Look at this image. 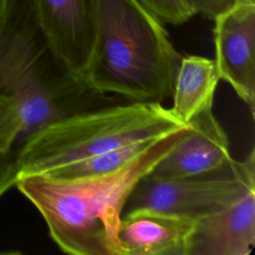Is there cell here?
<instances>
[{
    "mask_svg": "<svg viewBox=\"0 0 255 255\" xmlns=\"http://www.w3.org/2000/svg\"><path fill=\"white\" fill-rule=\"evenodd\" d=\"M189 127L159 136L130 162L110 173L77 179L27 174L18 177L15 185L38 209L50 237L63 252L119 255L117 229L129 193Z\"/></svg>",
    "mask_w": 255,
    "mask_h": 255,
    "instance_id": "1",
    "label": "cell"
},
{
    "mask_svg": "<svg viewBox=\"0 0 255 255\" xmlns=\"http://www.w3.org/2000/svg\"><path fill=\"white\" fill-rule=\"evenodd\" d=\"M180 60L162 22L137 0H98L97 36L83 78L91 90L162 104L171 98Z\"/></svg>",
    "mask_w": 255,
    "mask_h": 255,
    "instance_id": "2",
    "label": "cell"
},
{
    "mask_svg": "<svg viewBox=\"0 0 255 255\" xmlns=\"http://www.w3.org/2000/svg\"><path fill=\"white\" fill-rule=\"evenodd\" d=\"M187 125L161 103L129 102L78 111L45 126L16 146L18 177L45 173Z\"/></svg>",
    "mask_w": 255,
    "mask_h": 255,
    "instance_id": "3",
    "label": "cell"
},
{
    "mask_svg": "<svg viewBox=\"0 0 255 255\" xmlns=\"http://www.w3.org/2000/svg\"><path fill=\"white\" fill-rule=\"evenodd\" d=\"M215 176L141 177L129 193L125 209L150 208L197 219L224 208L255 189L254 148L242 161H233Z\"/></svg>",
    "mask_w": 255,
    "mask_h": 255,
    "instance_id": "4",
    "label": "cell"
},
{
    "mask_svg": "<svg viewBox=\"0 0 255 255\" xmlns=\"http://www.w3.org/2000/svg\"><path fill=\"white\" fill-rule=\"evenodd\" d=\"M93 94L98 93L70 76L51 52L45 54L22 76L10 96L20 126L15 146L45 126L89 109L82 104Z\"/></svg>",
    "mask_w": 255,
    "mask_h": 255,
    "instance_id": "5",
    "label": "cell"
},
{
    "mask_svg": "<svg viewBox=\"0 0 255 255\" xmlns=\"http://www.w3.org/2000/svg\"><path fill=\"white\" fill-rule=\"evenodd\" d=\"M49 49L60 66L83 81L97 36L98 0H33Z\"/></svg>",
    "mask_w": 255,
    "mask_h": 255,
    "instance_id": "6",
    "label": "cell"
},
{
    "mask_svg": "<svg viewBox=\"0 0 255 255\" xmlns=\"http://www.w3.org/2000/svg\"><path fill=\"white\" fill-rule=\"evenodd\" d=\"M215 64L220 80L255 111V0H236L214 19Z\"/></svg>",
    "mask_w": 255,
    "mask_h": 255,
    "instance_id": "7",
    "label": "cell"
},
{
    "mask_svg": "<svg viewBox=\"0 0 255 255\" xmlns=\"http://www.w3.org/2000/svg\"><path fill=\"white\" fill-rule=\"evenodd\" d=\"M212 106L190 122L184 136L148 172L157 177H192L213 174L232 161L226 132L215 118Z\"/></svg>",
    "mask_w": 255,
    "mask_h": 255,
    "instance_id": "8",
    "label": "cell"
},
{
    "mask_svg": "<svg viewBox=\"0 0 255 255\" xmlns=\"http://www.w3.org/2000/svg\"><path fill=\"white\" fill-rule=\"evenodd\" d=\"M48 52L33 0H8L0 19V99H10L22 76Z\"/></svg>",
    "mask_w": 255,
    "mask_h": 255,
    "instance_id": "9",
    "label": "cell"
},
{
    "mask_svg": "<svg viewBox=\"0 0 255 255\" xmlns=\"http://www.w3.org/2000/svg\"><path fill=\"white\" fill-rule=\"evenodd\" d=\"M195 219L150 208L122 215L117 242L119 255H189Z\"/></svg>",
    "mask_w": 255,
    "mask_h": 255,
    "instance_id": "10",
    "label": "cell"
},
{
    "mask_svg": "<svg viewBox=\"0 0 255 255\" xmlns=\"http://www.w3.org/2000/svg\"><path fill=\"white\" fill-rule=\"evenodd\" d=\"M255 244V189L195 219L189 255H248Z\"/></svg>",
    "mask_w": 255,
    "mask_h": 255,
    "instance_id": "11",
    "label": "cell"
},
{
    "mask_svg": "<svg viewBox=\"0 0 255 255\" xmlns=\"http://www.w3.org/2000/svg\"><path fill=\"white\" fill-rule=\"evenodd\" d=\"M220 81L214 60L202 56L181 57L171 95L172 115L182 124L213 105Z\"/></svg>",
    "mask_w": 255,
    "mask_h": 255,
    "instance_id": "12",
    "label": "cell"
},
{
    "mask_svg": "<svg viewBox=\"0 0 255 255\" xmlns=\"http://www.w3.org/2000/svg\"><path fill=\"white\" fill-rule=\"evenodd\" d=\"M158 137L127 143L88 158L51 169L43 174L59 179H77L110 173L130 162L147 149Z\"/></svg>",
    "mask_w": 255,
    "mask_h": 255,
    "instance_id": "13",
    "label": "cell"
},
{
    "mask_svg": "<svg viewBox=\"0 0 255 255\" xmlns=\"http://www.w3.org/2000/svg\"><path fill=\"white\" fill-rule=\"evenodd\" d=\"M162 23L180 25L196 12L188 0H137Z\"/></svg>",
    "mask_w": 255,
    "mask_h": 255,
    "instance_id": "14",
    "label": "cell"
},
{
    "mask_svg": "<svg viewBox=\"0 0 255 255\" xmlns=\"http://www.w3.org/2000/svg\"><path fill=\"white\" fill-rule=\"evenodd\" d=\"M19 130V119L12 100L0 99V154L15 147Z\"/></svg>",
    "mask_w": 255,
    "mask_h": 255,
    "instance_id": "15",
    "label": "cell"
},
{
    "mask_svg": "<svg viewBox=\"0 0 255 255\" xmlns=\"http://www.w3.org/2000/svg\"><path fill=\"white\" fill-rule=\"evenodd\" d=\"M18 179V170L16 166V146L6 153L0 154V197L13 185Z\"/></svg>",
    "mask_w": 255,
    "mask_h": 255,
    "instance_id": "16",
    "label": "cell"
},
{
    "mask_svg": "<svg viewBox=\"0 0 255 255\" xmlns=\"http://www.w3.org/2000/svg\"><path fill=\"white\" fill-rule=\"evenodd\" d=\"M194 8L196 14H201L209 19H214L217 15L231 7L236 0H188Z\"/></svg>",
    "mask_w": 255,
    "mask_h": 255,
    "instance_id": "17",
    "label": "cell"
},
{
    "mask_svg": "<svg viewBox=\"0 0 255 255\" xmlns=\"http://www.w3.org/2000/svg\"><path fill=\"white\" fill-rule=\"evenodd\" d=\"M7 2L8 0H0V19L4 13V10L6 8V5H7Z\"/></svg>",
    "mask_w": 255,
    "mask_h": 255,
    "instance_id": "18",
    "label": "cell"
}]
</instances>
